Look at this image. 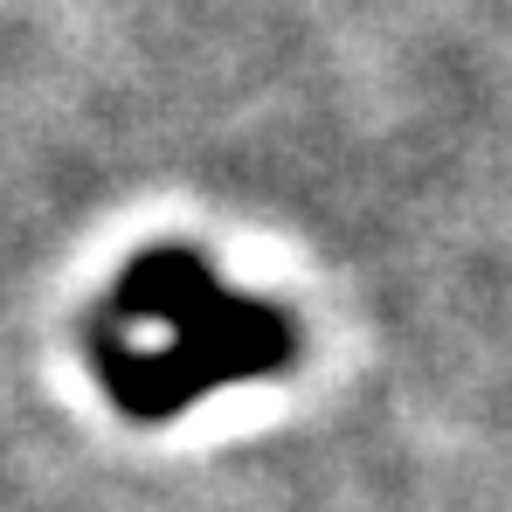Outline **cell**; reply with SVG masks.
<instances>
[{
  "label": "cell",
  "instance_id": "cell-1",
  "mask_svg": "<svg viewBox=\"0 0 512 512\" xmlns=\"http://www.w3.org/2000/svg\"><path fill=\"white\" fill-rule=\"evenodd\" d=\"M104 333H111L104 374L111 388H125L132 409H180L201 388L229 381L236 367L277 360L284 346L270 312L222 291L208 270H194V256H173V263L153 256V270L111 291Z\"/></svg>",
  "mask_w": 512,
  "mask_h": 512
}]
</instances>
